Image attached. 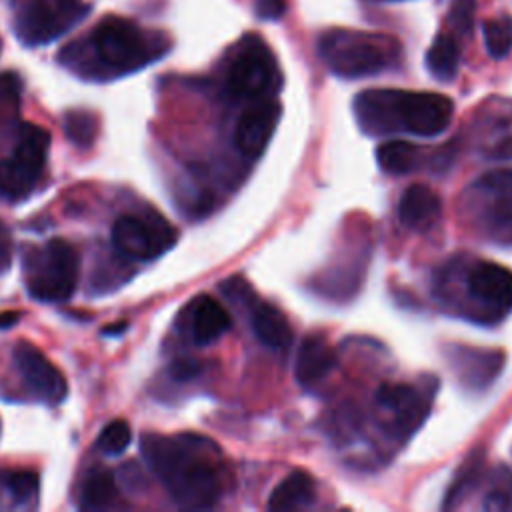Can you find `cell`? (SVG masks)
<instances>
[{
  "label": "cell",
  "instance_id": "6da1fadb",
  "mask_svg": "<svg viewBox=\"0 0 512 512\" xmlns=\"http://www.w3.org/2000/svg\"><path fill=\"white\" fill-rule=\"evenodd\" d=\"M140 450L178 506L200 510L220 500L224 464L212 440L198 434H146Z\"/></svg>",
  "mask_w": 512,
  "mask_h": 512
},
{
  "label": "cell",
  "instance_id": "7a4b0ae2",
  "mask_svg": "<svg viewBox=\"0 0 512 512\" xmlns=\"http://www.w3.org/2000/svg\"><path fill=\"white\" fill-rule=\"evenodd\" d=\"M354 114L358 126L370 136L404 132L432 138L450 126L454 104L436 92L372 88L356 94Z\"/></svg>",
  "mask_w": 512,
  "mask_h": 512
},
{
  "label": "cell",
  "instance_id": "3957f363",
  "mask_svg": "<svg viewBox=\"0 0 512 512\" xmlns=\"http://www.w3.org/2000/svg\"><path fill=\"white\" fill-rule=\"evenodd\" d=\"M94 62L106 76L136 72L162 58L170 48L162 34L148 32L132 20L108 16L96 24L86 38Z\"/></svg>",
  "mask_w": 512,
  "mask_h": 512
},
{
  "label": "cell",
  "instance_id": "277c9868",
  "mask_svg": "<svg viewBox=\"0 0 512 512\" xmlns=\"http://www.w3.org/2000/svg\"><path fill=\"white\" fill-rule=\"evenodd\" d=\"M318 52L332 74L354 80L376 76L396 66L402 46L388 34L334 28L320 36Z\"/></svg>",
  "mask_w": 512,
  "mask_h": 512
},
{
  "label": "cell",
  "instance_id": "5b68a950",
  "mask_svg": "<svg viewBox=\"0 0 512 512\" xmlns=\"http://www.w3.org/2000/svg\"><path fill=\"white\" fill-rule=\"evenodd\" d=\"M282 86V74L274 52L256 36H244L232 50L224 90L236 102L270 100Z\"/></svg>",
  "mask_w": 512,
  "mask_h": 512
},
{
  "label": "cell",
  "instance_id": "8992f818",
  "mask_svg": "<svg viewBox=\"0 0 512 512\" xmlns=\"http://www.w3.org/2000/svg\"><path fill=\"white\" fill-rule=\"evenodd\" d=\"M464 210L488 242L512 246V170L488 172L476 180L464 194Z\"/></svg>",
  "mask_w": 512,
  "mask_h": 512
},
{
  "label": "cell",
  "instance_id": "52a82bcc",
  "mask_svg": "<svg viewBox=\"0 0 512 512\" xmlns=\"http://www.w3.org/2000/svg\"><path fill=\"white\" fill-rule=\"evenodd\" d=\"M12 32L28 48L44 46L90 14L84 0H12Z\"/></svg>",
  "mask_w": 512,
  "mask_h": 512
},
{
  "label": "cell",
  "instance_id": "ba28073f",
  "mask_svg": "<svg viewBox=\"0 0 512 512\" xmlns=\"http://www.w3.org/2000/svg\"><path fill=\"white\" fill-rule=\"evenodd\" d=\"M466 302L462 316L474 322H498L512 312V270L490 260H470L460 268Z\"/></svg>",
  "mask_w": 512,
  "mask_h": 512
},
{
  "label": "cell",
  "instance_id": "9c48e42d",
  "mask_svg": "<svg viewBox=\"0 0 512 512\" xmlns=\"http://www.w3.org/2000/svg\"><path fill=\"white\" fill-rule=\"evenodd\" d=\"M80 260L66 240L54 238L34 256H28L26 282L28 292L40 302H64L78 284Z\"/></svg>",
  "mask_w": 512,
  "mask_h": 512
},
{
  "label": "cell",
  "instance_id": "30bf717a",
  "mask_svg": "<svg viewBox=\"0 0 512 512\" xmlns=\"http://www.w3.org/2000/svg\"><path fill=\"white\" fill-rule=\"evenodd\" d=\"M50 146V134L36 124H22L12 154L0 160V192L8 198H24L36 186Z\"/></svg>",
  "mask_w": 512,
  "mask_h": 512
},
{
  "label": "cell",
  "instance_id": "8fae6325",
  "mask_svg": "<svg viewBox=\"0 0 512 512\" xmlns=\"http://www.w3.org/2000/svg\"><path fill=\"white\" fill-rule=\"evenodd\" d=\"M380 424L400 440L410 438L426 420L432 406V390L416 384H382L376 394Z\"/></svg>",
  "mask_w": 512,
  "mask_h": 512
},
{
  "label": "cell",
  "instance_id": "7c38bea8",
  "mask_svg": "<svg viewBox=\"0 0 512 512\" xmlns=\"http://www.w3.org/2000/svg\"><path fill=\"white\" fill-rule=\"evenodd\" d=\"M112 242L126 258L150 260L170 250L176 242V234L162 218L144 220L140 216L126 214L114 222Z\"/></svg>",
  "mask_w": 512,
  "mask_h": 512
},
{
  "label": "cell",
  "instance_id": "4fadbf2b",
  "mask_svg": "<svg viewBox=\"0 0 512 512\" xmlns=\"http://www.w3.org/2000/svg\"><path fill=\"white\" fill-rule=\"evenodd\" d=\"M280 116L282 108L274 98L250 102L240 114L234 130V144L238 152L250 160L258 158L272 140Z\"/></svg>",
  "mask_w": 512,
  "mask_h": 512
},
{
  "label": "cell",
  "instance_id": "5bb4252c",
  "mask_svg": "<svg viewBox=\"0 0 512 512\" xmlns=\"http://www.w3.org/2000/svg\"><path fill=\"white\" fill-rule=\"evenodd\" d=\"M14 362L28 388L48 404H60L66 398V380L60 370L32 344L20 342L14 348Z\"/></svg>",
  "mask_w": 512,
  "mask_h": 512
},
{
  "label": "cell",
  "instance_id": "9a60e30c",
  "mask_svg": "<svg viewBox=\"0 0 512 512\" xmlns=\"http://www.w3.org/2000/svg\"><path fill=\"white\" fill-rule=\"evenodd\" d=\"M446 356L458 380L470 390H482L490 386L504 364V354L500 350H480L460 344L450 346Z\"/></svg>",
  "mask_w": 512,
  "mask_h": 512
},
{
  "label": "cell",
  "instance_id": "2e32d148",
  "mask_svg": "<svg viewBox=\"0 0 512 512\" xmlns=\"http://www.w3.org/2000/svg\"><path fill=\"white\" fill-rule=\"evenodd\" d=\"M240 294L246 306L250 308V326L254 336L268 348H274V350L288 348L292 342V328L286 316L272 304L254 300L252 292L244 284H240Z\"/></svg>",
  "mask_w": 512,
  "mask_h": 512
},
{
  "label": "cell",
  "instance_id": "e0dca14e",
  "mask_svg": "<svg viewBox=\"0 0 512 512\" xmlns=\"http://www.w3.org/2000/svg\"><path fill=\"white\" fill-rule=\"evenodd\" d=\"M230 324H232V318L228 310L212 296L204 294L190 302L188 330H190V338L196 344L206 346L216 342L224 332H228Z\"/></svg>",
  "mask_w": 512,
  "mask_h": 512
},
{
  "label": "cell",
  "instance_id": "ac0fdd59",
  "mask_svg": "<svg viewBox=\"0 0 512 512\" xmlns=\"http://www.w3.org/2000/svg\"><path fill=\"white\" fill-rule=\"evenodd\" d=\"M336 366V352L322 336H306L296 352L294 376L302 386H314Z\"/></svg>",
  "mask_w": 512,
  "mask_h": 512
},
{
  "label": "cell",
  "instance_id": "d6986e66",
  "mask_svg": "<svg viewBox=\"0 0 512 512\" xmlns=\"http://www.w3.org/2000/svg\"><path fill=\"white\" fill-rule=\"evenodd\" d=\"M442 204L436 192L424 184H410L400 202L398 218L410 230H428L440 216Z\"/></svg>",
  "mask_w": 512,
  "mask_h": 512
},
{
  "label": "cell",
  "instance_id": "ffe728a7",
  "mask_svg": "<svg viewBox=\"0 0 512 512\" xmlns=\"http://www.w3.org/2000/svg\"><path fill=\"white\" fill-rule=\"evenodd\" d=\"M316 498L314 478L306 470H292L270 494V510H300L308 508Z\"/></svg>",
  "mask_w": 512,
  "mask_h": 512
},
{
  "label": "cell",
  "instance_id": "44dd1931",
  "mask_svg": "<svg viewBox=\"0 0 512 512\" xmlns=\"http://www.w3.org/2000/svg\"><path fill=\"white\" fill-rule=\"evenodd\" d=\"M460 66V48L454 36L442 32L438 34L428 52H426V68L428 72L442 82H450L458 74Z\"/></svg>",
  "mask_w": 512,
  "mask_h": 512
},
{
  "label": "cell",
  "instance_id": "7402d4cb",
  "mask_svg": "<svg viewBox=\"0 0 512 512\" xmlns=\"http://www.w3.org/2000/svg\"><path fill=\"white\" fill-rule=\"evenodd\" d=\"M376 160L384 172L400 176V174L414 172L420 166L422 150L416 144H410L404 140H392V142H384L376 150Z\"/></svg>",
  "mask_w": 512,
  "mask_h": 512
},
{
  "label": "cell",
  "instance_id": "603a6c76",
  "mask_svg": "<svg viewBox=\"0 0 512 512\" xmlns=\"http://www.w3.org/2000/svg\"><path fill=\"white\" fill-rule=\"evenodd\" d=\"M116 498L114 476L106 470H98L86 476L82 484V504L84 508H104Z\"/></svg>",
  "mask_w": 512,
  "mask_h": 512
},
{
  "label": "cell",
  "instance_id": "cb8c5ba5",
  "mask_svg": "<svg viewBox=\"0 0 512 512\" xmlns=\"http://www.w3.org/2000/svg\"><path fill=\"white\" fill-rule=\"evenodd\" d=\"M482 508L484 510H512V472L506 466L496 468L490 474Z\"/></svg>",
  "mask_w": 512,
  "mask_h": 512
},
{
  "label": "cell",
  "instance_id": "d4e9b609",
  "mask_svg": "<svg viewBox=\"0 0 512 512\" xmlns=\"http://www.w3.org/2000/svg\"><path fill=\"white\" fill-rule=\"evenodd\" d=\"M484 42L492 58H504L512 50V18L498 16L484 24Z\"/></svg>",
  "mask_w": 512,
  "mask_h": 512
},
{
  "label": "cell",
  "instance_id": "484cf974",
  "mask_svg": "<svg viewBox=\"0 0 512 512\" xmlns=\"http://www.w3.org/2000/svg\"><path fill=\"white\" fill-rule=\"evenodd\" d=\"M66 136L82 148H88L96 138V116L84 110L68 112L64 118Z\"/></svg>",
  "mask_w": 512,
  "mask_h": 512
},
{
  "label": "cell",
  "instance_id": "4316f807",
  "mask_svg": "<svg viewBox=\"0 0 512 512\" xmlns=\"http://www.w3.org/2000/svg\"><path fill=\"white\" fill-rule=\"evenodd\" d=\"M130 438H132L130 426L124 420H112L102 428L96 440V446L100 452L108 456H116L126 450V446L130 444Z\"/></svg>",
  "mask_w": 512,
  "mask_h": 512
},
{
  "label": "cell",
  "instance_id": "83f0119b",
  "mask_svg": "<svg viewBox=\"0 0 512 512\" xmlns=\"http://www.w3.org/2000/svg\"><path fill=\"white\" fill-rule=\"evenodd\" d=\"M4 484L18 504L30 502L38 492V476L30 470H14L4 476Z\"/></svg>",
  "mask_w": 512,
  "mask_h": 512
},
{
  "label": "cell",
  "instance_id": "f1b7e54d",
  "mask_svg": "<svg viewBox=\"0 0 512 512\" xmlns=\"http://www.w3.org/2000/svg\"><path fill=\"white\" fill-rule=\"evenodd\" d=\"M254 10L262 20H278L286 12V0H256Z\"/></svg>",
  "mask_w": 512,
  "mask_h": 512
},
{
  "label": "cell",
  "instance_id": "f546056e",
  "mask_svg": "<svg viewBox=\"0 0 512 512\" xmlns=\"http://www.w3.org/2000/svg\"><path fill=\"white\" fill-rule=\"evenodd\" d=\"M198 372H200V362L190 360V358H180V360L172 362V366H170V376L178 382L192 380L194 376H198Z\"/></svg>",
  "mask_w": 512,
  "mask_h": 512
},
{
  "label": "cell",
  "instance_id": "4dcf8cb0",
  "mask_svg": "<svg viewBox=\"0 0 512 512\" xmlns=\"http://www.w3.org/2000/svg\"><path fill=\"white\" fill-rule=\"evenodd\" d=\"M474 2L472 0H458L452 8V14L450 18L456 22V28L460 30H470V24H472V12H474Z\"/></svg>",
  "mask_w": 512,
  "mask_h": 512
},
{
  "label": "cell",
  "instance_id": "1f68e13d",
  "mask_svg": "<svg viewBox=\"0 0 512 512\" xmlns=\"http://www.w3.org/2000/svg\"><path fill=\"white\" fill-rule=\"evenodd\" d=\"M20 314L18 312H2L0 314V328H10L14 324H18Z\"/></svg>",
  "mask_w": 512,
  "mask_h": 512
},
{
  "label": "cell",
  "instance_id": "d6a6232c",
  "mask_svg": "<svg viewBox=\"0 0 512 512\" xmlns=\"http://www.w3.org/2000/svg\"><path fill=\"white\" fill-rule=\"evenodd\" d=\"M126 328V322H118V324H114V326H106L102 332L104 334H118V332H122Z\"/></svg>",
  "mask_w": 512,
  "mask_h": 512
}]
</instances>
